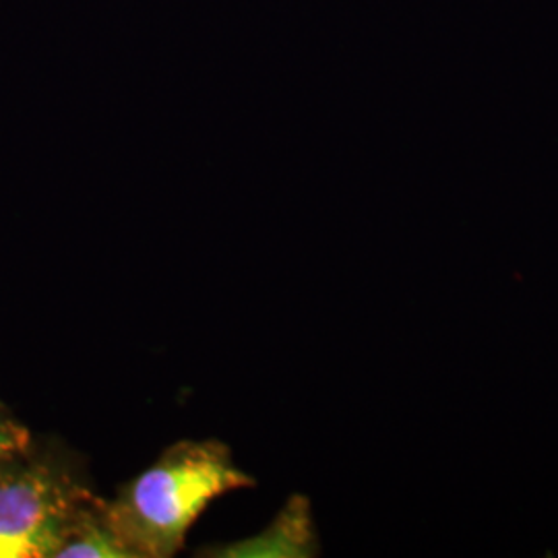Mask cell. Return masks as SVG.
Instances as JSON below:
<instances>
[{"label":"cell","instance_id":"6da1fadb","mask_svg":"<svg viewBox=\"0 0 558 558\" xmlns=\"http://www.w3.org/2000/svg\"><path fill=\"white\" fill-rule=\"evenodd\" d=\"M244 486H253V480L232 463L223 445L186 440L131 482L110 502V513L133 557H172L211 500Z\"/></svg>","mask_w":558,"mask_h":558},{"label":"cell","instance_id":"7a4b0ae2","mask_svg":"<svg viewBox=\"0 0 558 558\" xmlns=\"http://www.w3.org/2000/svg\"><path fill=\"white\" fill-rule=\"evenodd\" d=\"M85 497L44 468L0 470V558L57 557Z\"/></svg>","mask_w":558,"mask_h":558},{"label":"cell","instance_id":"3957f363","mask_svg":"<svg viewBox=\"0 0 558 558\" xmlns=\"http://www.w3.org/2000/svg\"><path fill=\"white\" fill-rule=\"evenodd\" d=\"M57 557L135 558L110 513V505L89 495L81 500Z\"/></svg>","mask_w":558,"mask_h":558},{"label":"cell","instance_id":"277c9868","mask_svg":"<svg viewBox=\"0 0 558 558\" xmlns=\"http://www.w3.org/2000/svg\"><path fill=\"white\" fill-rule=\"evenodd\" d=\"M313 548V527L308 518V505L294 499L286 513L259 538L242 542L226 555L234 557H308Z\"/></svg>","mask_w":558,"mask_h":558},{"label":"cell","instance_id":"5b68a950","mask_svg":"<svg viewBox=\"0 0 558 558\" xmlns=\"http://www.w3.org/2000/svg\"><path fill=\"white\" fill-rule=\"evenodd\" d=\"M25 445H27V433L7 420H0V470L7 468L20 456Z\"/></svg>","mask_w":558,"mask_h":558}]
</instances>
